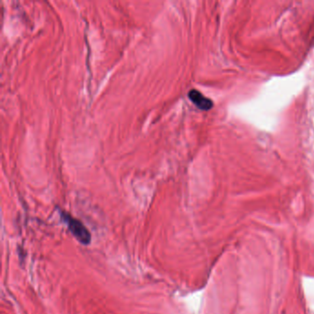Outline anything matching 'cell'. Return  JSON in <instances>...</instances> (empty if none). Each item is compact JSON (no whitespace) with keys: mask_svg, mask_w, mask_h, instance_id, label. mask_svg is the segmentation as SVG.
Here are the masks:
<instances>
[{"mask_svg":"<svg viewBox=\"0 0 314 314\" xmlns=\"http://www.w3.org/2000/svg\"><path fill=\"white\" fill-rule=\"evenodd\" d=\"M60 214H61L62 220H64L65 224L67 225V228L76 239H78L82 245H90L91 236H90L89 229L86 228L84 224L80 220L71 217L66 212L60 211Z\"/></svg>","mask_w":314,"mask_h":314,"instance_id":"cell-1","label":"cell"},{"mask_svg":"<svg viewBox=\"0 0 314 314\" xmlns=\"http://www.w3.org/2000/svg\"><path fill=\"white\" fill-rule=\"evenodd\" d=\"M188 97L191 101L197 108H199L200 110L210 111L213 107V101L208 98H206L197 90H190L188 92Z\"/></svg>","mask_w":314,"mask_h":314,"instance_id":"cell-2","label":"cell"}]
</instances>
